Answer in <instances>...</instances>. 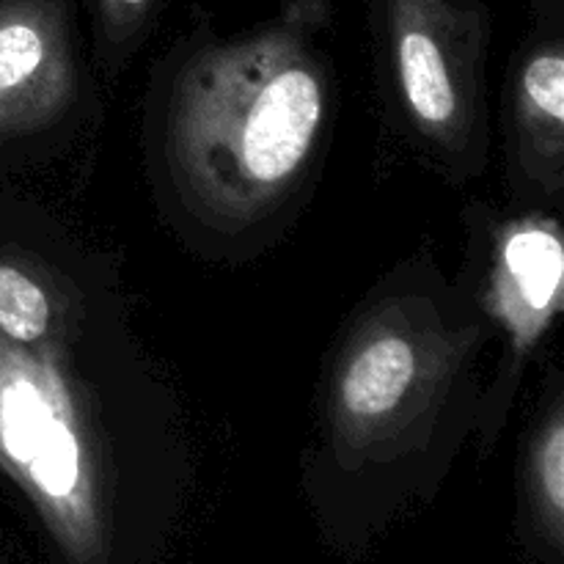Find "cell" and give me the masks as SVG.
Segmentation results:
<instances>
[{
	"label": "cell",
	"mask_w": 564,
	"mask_h": 564,
	"mask_svg": "<svg viewBox=\"0 0 564 564\" xmlns=\"http://www.w3.org/2000/svg\"><path fill=\"white\" fill-rule=\"evenodd\" d=\"M538 474V490L543 499V518L554 543L562 540V516H564V427L562 419H554L545 433L543 446L534 463Z\"/></svg>",
	"instance_id": "ba28073f"
},
{
	"label": "cell",
	"mask_w": 564,
	"mask_h": 564,
	"mask_svg": "<svg viewBox=\"0 0 564 564\" xmlns=\"http://www.w3.org/2000/svg\"><path fill=\"white\" fill-rule=\"evenodd\" d=\"M323 119L317 75L290 42L262 39L198 61L180 83L171 158L220 218H248L295 176Z\"/></svg>",
	"instance_id": "6da1fadb"
},
{
	"label": "cell",
	"mask_w": 564,
	"mask_h": 564,
	"mask_svg": "<svg viewBox=\"0 0 564 564\" xmlns=\"http://www.w3.org/2000/svg\"><path fill=\"white\" fill-rule=\"evenodd\" d=\"M523 99L529 108L554 127L564 121V58L562 53L538 55L523 72Z\"/></svg>",
	"instance_id": "9c48e42d"
},
{
	"label": "cell",
	"mask_w": 564,
	"mask_h": 564,
	"mask_svg": "<svg viewBox=\"0 0 564 564\" xmlns=\"http://www.w3.org/2000/svg\"><path fill=\"white\" fill-rule=\"evenodd\" d=\"M564 281V251L554 226L523 224L501 246L496 303L518 350L532 345L556 312Z\"/></svg>",
	"instance_id": "277c9868"
},
{
	"label": "cell",
	"mask_w": 564,
	"mask_h": 564,
	"mask_svg": "<svg viewBox=\"0 0 564 564\" xmlns=\"http://www.w3.org/2000/svg\"><path fill=\"white\" fill-rule=\"evenodd\" d=\"M441 0H394L397 61L408 108L427 130H446L457 119L455 77L441 33Z\"/></svg>",
	"instance_id": "5b68a950"
},
{
	"label": "cell",
	"mask_w": 564,
	"mask_h": 564,
	"mask_svg": "<svg viewBox=\"0 0 564 564\" xmlns=\"http://www.w3.org/2000/svg\"><path fill=\"white\" fill-rule=\"evenodd\" d=\"M47 292L14 264L0 262V336L31 347L47 334Z\"/></svg>",
	"instance_id": "52a82bcc"
},
{
	"label": "cell",
	"mask_w": 564,
	"mask_h": 564,
	"mask_svg": "<svg viewBox=\"0 0 564 564\" xmlns=\"http://www.w3.org/2000/svg\"><path fill=\"white\" fill-rule=\"evenodd\" d=\"M416 380V350L397 334L375 336L352 356L341 380V405L358 422L394 411Z\"/></svg>",
	"instance_id": "8992f818"
},
{
	"label": "cell",
	"mask_w": 564,
	"mask_h": 564,
	"mask_svg": "<svg viewBox=\"0 0 564 564\" xmlns=\"http://www.w3.org/2000/svg\"><path fill=\"white\" fill-rule=\"evenodd\" d=\"M58 17L42 0L0 3V132L47 119L66 91Z\"/></svg>",
	"instance_id": "3957f363"
},
{
	"label": "cell",
	"mask_w": 564,
	"mask_h": 564,
	"mask_svg": "<svg viewBox=\"0 0 564 564\" xmlns=\"http://www.w3.org/2000/svg\"><path fill=\"white\" fill-rule=\"evenodd\" d=\"M116 3H121V6H141L143 0H116Z\"/></svg>",
	"instance_id": "30bf717a"
},
{
	"label": "cell",
	"mask_w": 564,
	"mask_h": 564,
	"mask_svg": "<svg viewBox=\"0 0 564 564\" xmlns=\"http://www.w3.org/2000/svg\"><path fill=\"white\" fill-rule=\"evenodd\" d=\"M0 466L36 499L75 560L99 554V507L80 416L47 364L0 336Z\"/></svg>",
	"instance_id": "7a4b0ae2"
}]
</instances>
